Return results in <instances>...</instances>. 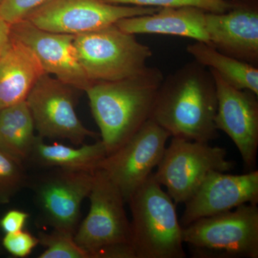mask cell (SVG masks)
<instances>
[{
    "label": "cell",
    "instance_id": "3",
    "mask_svg": "<svg viewBox=\"0 0 258 258\" xmlns=\"http://www.w3.org/2000/svg\"><path fill=\"white\" fill-rule=\"evenodd\" d=\"M152 174L129 199L131 242L136 258H184L176 204Z\"/></svg>",
    "mask_w": 258,
    "mask_h": 258
},
{
    "label": "cell",
    "instance_id": "8",
    "mask_svg": "<svg viewBox=\"0 0 258 258\" xmlns=\"http://www.w3.org/2000/svg\"><path fill=\"white\" fill-rule=\"evenodd\" d=\"M89 212L74 235L76 242L91 258L108 246L130 244L131 223L125 210V202L119 189L101 169L93 173L88 198Z\"/></svg>",
    "mask_w": 258,
    "mask_h": 258
},
{
    "label": "cell",
    "instance_id": "22",
    "mask_svg": "<svg viewBox=\"0 0 258 258\" xmlns=\"http://www.w3.org/2000/svg\"><path fill=\"white\" fill-rule=\"evenodd\" d=\"M37 237L45 248L38 258H91L89 252L76 242L74 236L52 230L50 233L40 232Z\"/></svg>",
    "mask_w": 258,
    "mask_h": 258
},
{
    "label": "cell",
    "instance_id": "21",
    "mask_svg": "<svg viewBox=\"0 0 258 258\" xmlns=\"http://www.w3.org/2000/svg\"><path fill=\"white\" fill-rule=\"evenodd\" d=\"M28 181L25 166L0 149V205L10 203Z\"/></svg>",
    "mask_w": 258,
    "mask_h": 258
},
{
    "label": "cell",
    "instance_id": "16",
    "mask_svg": "<svg viewBox=\"0 0 258 258\" xmlns=\"http://www.w3.org/2000/svg\"><path fill=\"white\" fill-rule=\"evenodd\" d=\"M206 13L193 7L164 8L153 14L122 19L115 25L132 35L159 34L189 37L210 45L205 27Z\"/></svg>",
    "mask_w": 258,
    "mask_h": 258
},
{
    "label": "cell",
    "instance_id": "17",
    "mask_svg": "<svg viewBox=\"0 0 258 258\" xmlns=\"http://www.w3.org/2000/svg\"><path fill=\"white\" fill-rule=\"evenodd\" d=\"M45 74L33 52L11 35L0 56V110L25 101L37 80Z\"/></svg>",
    "mask_w": 258,
    "mask_h": 258
},
{
    "label": "cell",
    "instance_id": "13",
    "mask_svg": "<svg viewBox=\"0 0 258 258\" xmlns=\"http://www.w3.org/2000/svg\"><path fill=\"white\" fill-rule=\"evenodd\" d=\"M11 32L33 52L46 74L84 92L93 84L79 60L75 35L47 31L26 20L12 25Z\"/></svg>",
    "mask_w": 258,
    "mask_h": 258
},
{
    "label": "cell",
    "instance_id": "6",
    "mask_svg": "<svg viewBox=\"0 0 258 258\" xmlns=\"http://www.w3.org/2000/svg\"><path fill=\"white\" fill-rule=\"evenodd\" d=\"M227 156L225 148L172 137L153 174L176 205H184L210 172L233 170L236 162Z\"/></svg>",
    "mask_w": 258,
    "mask_h": 258
},
{
    "label": "cell",
    "instance_id": "24",
    "mask_svg": "<svg viewBox=\"0 0 258 258\" xmlns=\"http://www.w3.org/2000/svg\"><path fill=\"white\" fill-rule=\"evenodd\" d=\"M50 0H3L0 4V18L8 23H19Z\"/></svg>",
    "mask_w": 258,
    "mask_h": 258
},
{
    "label": "cell",
    "instance_id": "5",
    "mask_svg": "<svg viewBox=\"0 0 258 258\" xmlns=\"http://www.w3.org/2000/svg\"><path fill=\"white\" fill-rule=\"evenodd\" d=\"M75 46L93 83L127 79L142 72L152 56L150 47L116 25L75 35Z\"/></svg>",
    "mask_w": 258,
    "mask_h": 258
},
{
    "label": "cell",
    "instance_id": "9",
    "mask_svg": "<svg viewBox=\"0 0 258 258\" xmlns=\"http://www.w3.org/2000/svg\"><path fill=\"white\" fill-rule=\"evenodd\" d=\"M76 91L60 80L45 74L32 87L26 98L37 136L42 139L68 140L81 146L98 134L86 128L75 109Z\"/></svg>",
    "mask_w": 258,
    "mask_h": 258
},
{
    "label": "cell",
    "instance_id": "20",
    "mask_svg": "<svg viewBox=\"0 0 258 258\" xmlns=\"http://www.w3.org/2000/svg\"><path fill=\"white\" fill-rule=\"evenodd\" d=\"M186 51L197 62L215 71L231 86L237 89L247 90L258 96L257 66L222 53L204 42L189 44Z\"/></svg>",
    "mask_w": 258,
    "mask_h": 258
},
{
    "label": "cell",
    "instance_id": "26",
    "mask_svg": "<svg viewBox=\"0 0 258 258\" xmlns=\"http://www.w3.org/2000/svg\"><path fill=\"white\" fill-rule=\"evenodd\" d=\"M30 215L23 210H10L0 219V229L5 234L13 233L24 230Z\"/></svg>",
    "mask_w": 258,
    "mask_h": 258
},
{
    "label": "cell",
    "instance_id": "25",
    "mask_svg": "<svg viewBox=\"0 0 258 258\" xmlns=\"http://www.w3.org/2000/svg\"><path fill=\"white\" fill-rule=\"evenodd\" d=\"M38 244V237L24 230L5 234L2 239L3 249L13 257L18 258L28 257Z\"/></svg>",
    "mask_w": 258,
    "mask_h": 258
},
{
    "label": "cell",
    "instance_id": "19",
    "mask_svg": "<svg viewBox=\"0 0 258 258\" xmlns=\"http://www.w3.org/2000/svg\"><path fill=\"white\" fill-rule=\"evenodd\" d=\"M26 100L0 110V149L25 166L37 135Z\"/></svg>",
    "mask_w": 258,
    "mask_h": 258
},
{
    "label": "cell",
    "instance_id": "27",
    "mask_svg": "<svg viewBox=\"0 0 258 258\" xmlns=\"http://www.w3.org/2000/svg\"><path fill=\"white\" fill-rule=\"evenodd\" d=\"M11 24L0 18V56L3 53L11 40Z\"/></svg>",
    "mask_w": 258,
    "mask_h": 258
},
{
    "label": "cell",
    "instance_id": "12",
    "mask_svg": "<svg viewBox=\"0 0 258 258\" xmlns=\"http://www.w3.org/2000/svg\"><path fill=\"white\" fill-rule=\"evenodd\" d=\"M210 71L217 90L216 128L230 137L240 153L244 166L252 169L258 149L257 95L233 87L215 71Z\"/></svg>",
    "mask_w": 258,
    "mask_h": 258
},
{
    "label": "cell",
    "instance_id": "1",
    "mask_svg": "<svg viewBox=\"0 0 258 258\" xmlns=\"http://www.w3.org/2000/svg\"><path fill=\"white\" fill-rule=\"evenodd\" d=\"M217 109L216 86L211 72L195 61L164 79L150 119L171 137L210 143L218 137Z\"/></svg>",
    "mask_w": 258,
    "mask_h": 258
},
{
    "label": "cell",
    "instance_id": "7",
    "mask_svg": "<svg viewBox=\"0 0 258 258\" xmlns=\"http://www.w3.org/2000/svg\"><path fill=\"white\" fill-rule=\"evenodd\" d=\"M30 180L39 218L60 233L74 236L79 225L81 206L89 196L93 174L51 168Z\"/></svg>",
    "mask_w": 258,
    "mask_h": 258
},
{
    "label": "cell",
    "instance_id": "15",
    "mask_svg": "<svg viewBox=\"0 0 258 258\" xmlns=\"http://www.w3.org/2000/svg\"><path fill=\"white\" fill-rule=\"evenodd\" d=\"M210 45L234 58L257 66L258 11L255 7L235 4L222 13H206Z\"/></svg>",
    "mask_w": 258,
    "mask_h": 258
},
{
    "label": "cell",
    "instance_id": "28",
    "mask_svg": "<svg viewBox=\"0 0 258 258\" xmlns=\"http://www.w3.org/2000/svg\"><path fill=\"white\" fill-rule=\"evenodd\" d=\"M3 249H3V245H2V239L0 238V254L3 252Z\"/></svg>",
    "mask_w": 258,
    "mask_h": 258
},
{
    "label": "cell",
    "instance_id": "18",
    "mask_svg": "<svg viewBox=\"0 0 258 258\" xmlns=\"http://www.w3.org/2000/svg\"><path fill=\"white\" fill-rule=\"evenodd\" d=\"M107 155L101 140L73 147L58 143L47 144L44 139L37 136L29 163L45 169L58 168L93 174Z\"/></svg>",
    "mask_w": 258,
    "mask_h": 258
},
{
    "label": "cell",
    "instance_id": "10",
    "mask_svg": "<svg viewBox=\"0 0 258 258\" xmlns=\"http://www.w3.org/2000/svg\"><path fill=\"white\" fill-rule=\"evenodd\" d=\"M159 9L101 0H50L24 20L47 31L77 35L111 26L122 19L153 14Z\"/></svg>",
    "mask_w": 258,
    "mask_h": 258
},
{
    "label": "cell",
    "instance_id": "29",
    "mask_svg": "<svg viewBox=\"0 0 258 258\" xmlns=\"http://www.w3.org/2000/svg\"><path fill=\"white\" fill-rule=\"evenodd\" d=\"M3 0H0V4H1L2 3H3Z\"/></svg>",
    "mask_w": 258,
    "mask_h": 258
},
{
    "label": "cell",
    "instance_id": "4",
    "mask_svg": "<svg viewBox=\"0 0 258 258\" xmlns=\"http://www.w3.org/2000/svg\"><path fill=\"white\" fill-rule=\"evenodd\" d=\"M182 235L194 257L257 258V205L199 219L183 227Z\"/></svg>",
    "mask_w": 258,
    "mask_h": 258
},
{
    "label": "cell",
    "instance_id": "2",
    "mask_svg": "<svg viewBox=\"0 0 258 258\" xmlns=\"http://www.w3.org/2000/svg\"><path fill=\"white\" fill-rule=\"evenodd\" d=\"M164 79L160 70L147 66L132 77L94 83L85 91L108 155L150 119Z\"/></svg>",
    "mask_w": 258,
    "mask_h": 258
},
{
    "label": "cell",
    "instance_id": "14",
    "mask_svg": "<svg viewBox=\"0 0 258 258\" xmlns=\"http://www.w3.org/2000/svg\"><path fill=\"white\" fill-rule=\"evenodd\" d=\"M244 204H258V171L242 174L213 171L184 204L180 224L185 227L199 219L230 211Z\"/></svg>",
    "mask_w": 258,
    "mask_h": 258
},
{
    "label": "cell",
    "instance_id": "11",
    "mask_svg": "<svg viewBox=\"0 0 258 258\" xmlns=\"http://www.w3.org/2000/svg\"><path fill=\"white\" fill-rule=\"evenodd\" d=\"M169 137L165 129L149 119L126 143L101 161L98 169L116 185L125 203L159 165Z\"/></svg>",
    "mask_w": 258,
    "mask_h": 258
},
{
    "label": "cell",
    "instance_id": "23",
    "mask_svg": "<svg viewBox=\"0 0 258 258\" xmlns=\"http://www.w3.org/2000/svg\"><path fill=\"white\" fill-rule=\"evenodd\" d=\"M113 5H133L151 8H178L193 7L207 13H222L232 8V0H101Z\"/></svg>",
    "mask_w": 258,
    "mask_h": 258
}]
</instances>
